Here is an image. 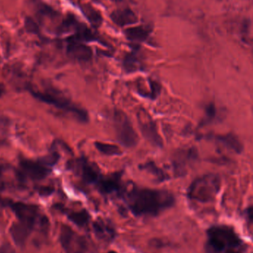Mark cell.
<instances>
[{
    "label": "cell",
    "instance_id": "cell-32",
    "mask_svg": "<svg viewBox=\"0 0 253 253\" xmlns=\"http://www.w3.org/2000/svg\"><path fill=\"white\" fill-rule=\"evenodd\" d=\"M0 144H1V141H0Z\"/></svg>",
    "mask_w": 253,
    "mask_h": 253
},
{
    "label": "cell",
    "instance_id": "cell-17",
    "mask_svg": "<svg viewBox=\"0 0 253 253\" xmlns=\"http://www.w3.org/2000/svg\"><path fill=\"white\" fill-rule=\"evenodd\" d=\"M215 138H216L217 141L223 144V145L233 150L236 153L240 154L243 151V145H242V142L233 134L229 133L227 135H217Z\"/></svg>",
    "mask_w": 253,
    "mask_h": 253
},
{
    "label": "cell",
    "instance_id": "cell-3",
    "mask_svg": "<svg viewBox=\"0 0 253 253\" xmlns=\"http://www.w3.org/2000/svg\"><path fill=\"white\" fill-rule=\"evenodd\" d=\"M7 204L16 215L18 223L28 229L31 233L37 228V226H40L43 230H47L49 220L46 215L41 213L38 207L20 202H10Z\"/></svg>",
    "mask_w": 253,
    "mask_h": 253
},
{
    "label": "cell",
    "instance_id": "cell-5",
    "mask_svg": "<svg viewBox=\"0 0 253 253\" xmlns=\"http://www.w3.org/2000/svg\"><path fill=\"white\" fill-rule=\"evenodd\" d=\"M221 189V181L217 175H207L198 178L189 187V199L202 203L211 202L215 199Z\"/></svg>",
    "mask_w": 253,
    "mask_h": 253
},
{
    "label": "cell",
    "instance_id": "cell-31",
    "mask_svg": "<svg viewBox=\"0 0 253 253\" xmlns=\"http://www.w3.org/2000/svg\"><path fill=\"white\" fill-rule=\"evenodd\" d=\"M106 253H117L114 252V251H109V252H108Z\"/></svg>",
    "mask_w": 253,
    "mask_h": 253
},
{
    "label": "cell",
    "instance_id": "cell-24",
    "mask_svg": "<svg viewBox=\"0 0 253 253\" xmlns=\"http://www.w3.org/2000/svg\"><path fill=\"white\" fill-rule=\"evenodd\" d=\"M25 27L26 31L31 34H38L40 33V28L32 18L27 17L25 19Z\"/></svg>",
    "mask_w": 253,
    "mask_h": 253
},
{
    "label": "cell",
    "instance_id": "cell-15",
    "mask_svg": "<svg viewBox=\"0 0 253 253\" xmlns=\"http://www.w3.org/2000/svg\"><path fill=\"white\" fill-rule=\"evenodd\" d=\"M151 28L144 25L127 28L124 31L126 38L130 41L144 42L147 40L151 33Z\"/></svg>",
    "mask_w": 253,
    "mask_h": 253
},
{
    "label": "cell",
    "instance_id": "cell-1",
    "mask_svg": "<svg viewBox=\"0 0 253 253\" xmlns=\"http://www.w3.org/2000/svg\"><path fill=\"white\" fill-rule=\"evenodd\" d=\"M129 212L136 217H156L175 204L174 195L167 190L141 188L134 186L120 195Z\"/></svg>",
    "mask_w": 253,
    "mask_h": 253
},
{
    "label": "cell",
    "instance_id": "cell-9",
    "mask_svg": "<svg viewBox=\"0 0 253 253\" xmlns=\"http://www.w3.org/2000/svg\"><path fill=\"white\" fill-rule=\"evenodd\" d=\"M138 124L143 135L152 144L157 147H163V140L159 135L157 126L150 114L145 110L140 109L138 112Z\"/></svg>",
    "mask_w": 253,
    "mask_h": 253
},
{
    "label": "cell",
    "instance_id": "cell-7",
    "mask_svg": "<svg viewBox=\"0 0 253 253\" xmlns=\"http://www.w3.org/2000/svg\"><path fill=\"white\" fill-rule=\"evenodd\" d=\"M18 172L20 179L29 178L33 181H40L50 175L52 168L46 165L41 159L37 160L22 159L19 161Z\"/></svg>",
    "mask_w": 253,
    "mask_h": 253
},
{
    "label": "cell",
    "instance_id": "cell-19",
    "mask_svg": "<svg viewBox=\"0 0 253 253\" xmlns=\"http://www.w3.org/2000/svg\"><path fill=\"white\" fill-rule=\"evenodd\" d=\"M95 146L98 149V151L105 156H120L123 153L118 146L114 145V144L96 141L95 143Z\"/></svg>",
    "mask_w": 253,
    "mask_h": 253
},
{
    "label": "cell",
    "instance_id": "cell-13",
    "mask_svg": "<svg viewBox=\"0 0 253 253\" xmlns=\"http://www.w3.org/2000/svg\"><path fill=\"white\" fill-rule=\"evenodd\" d=\"M66 52L68 56L71 59L80 62H88L93 56L92 50L89 46L75 41H68Z\"/></svg>",
    "mask_w": 253,
    "mask_h": 253
},
{
    "label": "cell",
    "instance_id": "cell-12",
    "mask_svg": "<svg viewBox=\"0 0 253 253\" xmlns=\"http://www.w3.org/2000/svg\"><path fill=\"white\" fill-rule=\"evenodd\" d=\"M95 236L105 242H113L117 236V231L112 223L106 220L98 219L93 224Z\"/></svg>",
    "mask_w": 253,
    "mask_h": 253
},
{
    "label": "cell",
    "instance_id": "cell-6",
    "mask_svg": "<svg viewBox=\"0 0 253 253\" xmlns=\"http://www.w3.org/2000/svg\"><path fill=\"white\" fill-rule=\"evenodd\" d=\"M114 126L119 142L124 147L131 148L138 144L139 138L127 116L121 111H115Z\"/></svg>",
    "mask_w": 253,
    "mask_h": 253
},
{
    "label": "cell",
    "instance_id": "cell-22",
    "mask_svg": "<svg viewBox=\"0 0 253 253\" xmlns=\"http://www.w3.org/2000/svg\"><path fill=\"white\" fill-rule=\"evenodd\" d=\"M40 159L49 168H53L59 162L60 156L57 152H52V153H49V155L43 156Z\"/></svg>",
    "mask_w": 253,
    "mask_h": 253
},
{
    "label": "cell",
    "instance_id": "cell-28",
    "mask_svg": "<svg viewBox=\"0 0 253 253\" xmlns=\"http://www.w3.org/2000/svg\"><path fill=\"white\" fill-rule=\"evenodd\" d=\"M38 192L39 193H40V196H50L51 194L53 193V188H52V187H42L39 189Z\"/></svg>",
    "mask_w": 253,
    "mask_h": 253
},
{
    "label": "cell",
    "instance_id": "cell-29",
    "mask_svg": "<svg viewBox=\"0 0 253 253\" xmlns=\"http://www.w3.org/2000/svg\"><path fill=\"white\" fill-rule=\"evenodd\" d=\"M245 218L248 220V224L252 226L253 224V207L251 206L245 211Z\"/></svg>",
    "mask_w": 253,
    "mask_h": 253
},
{
    "label": "cell",
    "instance_id": "cell-25",
    "mask_svg": "<svg viewBox=\"0 0 253 253\" xmlns=\"http://www.w3.org/2000/svg\"><path fill=\"white\" fill-rule=\"evenodd\" d=\"M205 112H206V118H205L204 123L207 124V123L213 121L214 119L216 117L217 114L216 108H215V105L213 103L208 105L206 107Z\"/></svg>",
    "mask_w": 253,
    "mask_h": 253
},
{
    "label": "cell",
    "instance_id": "cell-27",
    "mask_svg": "<svg viewBox=\"0 0 253 253\" xmlns=\"http://www.w3.org/2000/svg\"><path fill=\"white\" fill-rule=\"evenodd\" d=\"M0 253H16L13 247L9 244L0 245Z\"/></svg>",
    "mask_w": 253,
    "mask_h": 253
},
{
    "label": "cell",
    "instance_id": "cell-4",
    "mask_svg": "<svg viewBox=\"0 0 253 253\" xmlns=\"http://www.w3.org/2000/svg\"><path fill=\"white\" fill-rule=\"evenodd\" d=\"M30 93L35 99L40 102L49 104L58 109L62 110L65 112L73 114L74 117L80 123H87L89 122V114L86 110L74 105L69 99L64 97L59 93H53V91H39V90L29 89Z\"/></svg>",
    "mask_w": 253,
    "mask_h": 253
},
{
    "label": "cell",
    "instance_id": "cell-18",
    "mask_svg": "<svg viewBox=\"0 0 253 253\" xmlns=\"http://www.w3.org/2000/svg\"><path fill=\"white\" fill-rule=\"evenodd\" d=\"M90 218L89 212L86 210L74 211L68 214V219L80 227H84L88 225L90 221Z\"/></svg>",
    "mask_w": 253,
    "mask_h": 253
},
{
    "label": "cell",
    "instance_id": "cell-30",
    "mask_svg": "<svg viewBox=\"0 0 253 253\" xmlns=\"http://www.w3.org/2000/svg\"><path fill=\"white\" fill-rule=\"evenodd\" d=\"M4 91H5V88H4V84H0V97L2 96L4 94Z\"/></svg>",
    "mask_w": 253,
    "mask_h": 253
},
{
    "label": "cell",
    "instance_id": "cell-21",
    "mask_svg": "<svg viewBox=\"0 0 253 253\" xmlns=\"http://www.w3.org/2000/svg\"><path fill=\"white\" fill-rule=\"evenodd\" d=\"M83 12L94 26L98 27L101 25L102 16L100 14L99 12L97 11L90 6H86L83 9Z\"/></svg>",
    "mask_w": 253,
    "mask_h": 253
},
{
    "label": "cell",
    "instance_id": "cell-16",
    "mask_svg": "<svg viewBox=\"0 0 253 253\" xmlns=\"http://www.w3.org/2000/svg\"><path fill=\"white\" fill-rule=\"evenodd\" d=\"M12 239L18 246L22 247L25 245L31 232L19 223H13L10 228Z\"/></svg>",
    "mask_w": 253,
    "mask_h": 253
},
{
    "label": "cell",
    "instance_id": "cell-2",
    "mask_svg": "<svg viewBox=\"0 0 253 253\" xmlns=\"http://www.w3.org/2000/svg\"><path fill=\"white\" fill-rule=\"evenodd\" d=\"M204 249L206 253H247L248 246L233 227L216 224L206 230Z\"/></svg>",
    "mask_w": 253,
    "mask_h": 253
},
{
    "label": "cell",
    "instance_id": "cell-11",
    "mask_svg": "<svg viewBox=\"0 0 253 253\" xmlns=\"http://www.w3.org/2000/svg\"><path fill=\"white\" fill-rule=\"evenodd\" d=\"M121 173H114L108 176H101L96 184V187L100 193L103 195H110L113 193L120 195L124 191L121 184Z\"/></svg>",
    "mask_w": 253,
    "mask_h": 253
},
{
    "label": "cell",
    "instance_id": "cell-26",
    "mask_svg": "<svg viewBox=\"0 0 253 253\" xmlns=\"http://www.w3.org/2000/svg\"><path fill=\"white\" fill-rule=\"evenodd\" d=\"M150 93L149 98L151 99H155L160 93V85L157 82L150 80Z\"/></svg>",
    "mask_w": 253,
    "mask_h": 253
},
{
    "label": "cell",
    "instance_id": "cell-14",
    "mask_svg": "<svg viewBox=\"0 0 253 253\" xmlns=\"http://www.w3.org/2000/svg\"><path fill=\"white\" fill-rule=\"evenodd\" d=\"M111 19L116 25L121 27L132 25L138 21L136 14L129 8L114 10L111 14Z\"/></svg>",
    "mask_w": 253,
    "mask_h": 253
},
{
    "label": "cell",
    "instance_id": "cell-23",
    "mask_svg": "<svg viewBox=\"0 0 253 253\" xmlns=\"http://www.w3.org/2000/svg\"><path fill=\"white\" fill-rule=\"evenodd\" d=\"M138 59L134 55H129L124 61V68L129 73L134 72L138 69Z\"/></svg>",
    "mask_w": 253,
    "mask_h": 253
},
{
    "label": "cell",
    "instance_id": "cell-20",
    "mask_svg": "<svg viewBox=\"0 0 253 253\" xmlns=\"http://www.w3.org/2000/svg\"><path fill=\"white\" fill-rule=\"evenodd\" d=\"M141 168H142V169L148 171L149 172L152 173L157 178V181L159 182L166 181V180L169 178V177L166 175V174L161 169L156 166L154 162H149V163L145 164V165L141 166Z\"/></svg>",
    "mask_w": 253,
    "mask_h": 253
},
{
    "label": "cell",
    "instance_id": "cell-8",
    "mask_svg": "<svg viewBox=\"0 0 253 253\" xmlns=\"http://www.w3.org/2000/svg\"><path fill=\"white\" fill-rule=\"evenodd\" d=\"M59 242L65 253H85L88 249L85 238L76 233L69 226L61 227Z\"/></svg>",
    "mask_w": 253,
    "mask_h": 253
},
{
    "label": "cell",
    "instance_id": "cell-10",
    "mask_svg": "<svg viewBox=\"0 0 253 253\" xmlns=\"http://www.w3.org/2000/svg\"><path fill=\"white\" fill-rule=\"evenodd\" d=\"M72 162L73 163L68 162V168H77L80 176L85 183L96 185L97 183L102 176L98 168L93 164L90 163L85 158H81Z\"/></svg>",
    "mask_w": 253,
    "mask_h": 253
}]
</instances>
